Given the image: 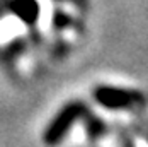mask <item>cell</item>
Returning a JSON list of instances; mask_svg holds the SVG:
<instances>
[{
    "label": "cell",
    "mask_w": 148,
    "mask_h": 147,
    "mask_svg": "<svg viewBox=\"0 0 148 147\" xmlns=\"http://www.w3.org/2000/svg\"><path fill=\"white\" fill-rule=\"evenodd\" d=\"M89 111V106L82 101H70L66 103L58 113L53 116V120L49 121V125L46 127V130L43 132V142L48 146H55L60 140H63V137L68 133V130L72 128V125H75L77 120L84 118V115Z\"/></svg>",
    "instance_id": "1"
},
{
    "label": "cell",
    "mask_w": 148,
    "mask_h": 147,
    "mask_svg": "<svg viewBox=\"0 0 148 147\" xmlns=\"http://www.w3.org/2000/svg\"><path fill=\"white\" fill-rule=\"evenodd\" d=\"M84 121H85V127H87L89 139L92 142L97 140V139H101L104 133H106V123H104L99 116H95L90 110L84 115Z\"/></svg>",
    "instance_id": "4"
},
{
    "label": "cell",
    "mask_w": 148,
    "mask_h": 147,
    "mask_svg": "<svg viewBox=\"0 0 148 147\" xmlns=\"http://www.w3.org/2000/svg\"><path fill=\"white\" fill-rule=\"evenodd\" d=\"M95 103H99L106 110H128L134 104L143 101V94L134 89L114 87V86H99L92 92Z\"/></svg>",
    "instance_id": "2"
},
{
    "label": "cell",
    "mask_w": 148,
    "mask_h": 147,
    "mask_svg": "<svg viewBox=\"0 0 148 147\" xmlns=\"http://www.w3.org/2000/svg\"><path fill=\"white\" fill-rule=\"evenodd\" d=\"M10 10L15 14L22 22H26L27 26L36 24L38 17H39V3L38 0H10Z\"/></svg>",
    "instance_id": "3"
}]
</instances>
